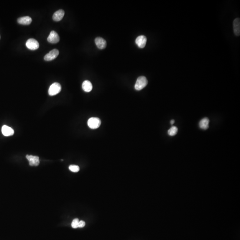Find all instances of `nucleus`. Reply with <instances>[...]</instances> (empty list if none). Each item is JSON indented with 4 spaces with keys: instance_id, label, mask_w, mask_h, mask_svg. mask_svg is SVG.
I'll use <instances>...</instances> for the list:
<instances>
[{
    "instance_id": "0eeeda50",
    "label": "nucleus",
    "mask_w": 240,
    "mask_h": 240,
    "mask_svg": "<svg viewBox=\"0 0 240 240\" xmlns=\"http://www.w3.org/2000/svg\"><path fill=\"white\" fill-rule=\"evenodd\" d=\"M47 41L50 43H57L59 42V36L57 32L54 31H52L47 38Z\"/></svg>"
},
{
    "instance_id": "423d86ee",
    "label": "nucleus",
    "mask_w": 240,
    "mask_h": 240,
    "mask_svg": "<svg viewBox=\"0 0 240 240\" xmlns=\"http://www.w3.org/2000/svg\"><path fill=\"white\" fill-rule=\"evenodd\" d=\"M26 157L29 161V164L30 166H37L39 165V163H40V160H39L38 157L27 155L26 156Z\"/></svg>"
},
{
    "instance_id": "9b49d317",
    "label": "nucleus",
    "mask_w": 240,
    "mask_h": 240,
    "mask_svg": "<svg viewBox=\"0 0 240 240\" xmlns=\"http://www.w3.org/2000/svg\"><path fill=\"white\" fill-rule=\"evenodd\" d=\"M64 15V11L63 9H60L54 13L52 16V19L55 22H59L63 19Z\"/></svg>"
},
{
    "instance_id": "7ed1b4c3",
    "label": "nucleus",
    "mask_w": 240,
    "mask_h": 240,
    "mask_svg": "<svg viewBox=\"0 0 240 240\" xmlns=\"http://www.w3.org/2000/svg\"><path fill=\"white\" fill-rule=\"evenodd\" d=\"M88 126L91 129H96L101 125V121L98 117H91L88 121Z\"/></svg>"
},
{
    "instance_id": "39448f33",
    "label": "nucleus",
    "mask_w": 240,
    "mask_h": 240,
    "mask_svg": "<svg viewBox=\"0 0 240 240\" xmlns=\"http://www.w3.org/2000/svg\"><path fill=\"white\" fill-rule=\"evenodd\" d=\"M59 54V52L57 49H53L47 53L44 57V60L46 61H51L55 59Z\"/></svg>"
},
{
    "instance_id": "4468645a",
    "label": "nucleus",
    "mask_w": 240,
    "mask_h": 240,
    "mask_svg": "<svg viewBox=\"0 0 240 240\" xmlns=\"http://www.w3.org/2000/svg\"><path fill=\"white\" fill-rule=\"evenodd\" d=\"M209 119L207 117H205L200 121L199 124L200 128L203 130H206L209 127Z\"/></svg>"
},
{
    "instance_id": "dca6fc26",
    "label": "nucleus",
    "mask_w": 240,
    "mask_h": 240,
    "mask_svg": "<svg viewBox=\"0 0 240 240\" xmlns=\"http://www.w3.org/2000/svg\"><path fill=\"white\" fill-rule=\"evenodd\" d=\"M178 129L177 127L172 126L168 131V134L171 136H173L175 135L177 133Z\"/></svg>"
},
{
    "instance_id": "f257e3e1",
    "label": "nucleus",
    "mask_w": 240,
    "mask_h": 240,
    "mask_svg": "<svg viewBox=\"0 0 240 240\" xmlns=\"http://www.w3.org/2000/svg\"><path fill=\"white\" fill-rule=\"evenodd\" d=\"M148 84V80L147 78L144 76H141L137 79L135 85V88L137 91H140L143 88H144Z\"/></svg>"
},
{
    "instance_id": "2eb2a0df",
    "label": "nucleus",
    "mask_w": 240,
    "mask_h": 240,
    "mask_svg": "<svg viewBox=\"0 0 240 240\" xmlns=\"http://www.w3.org/2000/svg\"><path fill=\"white\" fill-rule=\"evenodd\" d=\"M82 88L84 91L86 92H89L92 90V84L89 80H85L82 83Z\"/></svg>"
},
{
    "instance_id": "6e6552de",
    "label": "nucleus",
    "mask_w": 240,
    "mask_h": 240,
    "mask_svg": "<svg viewBox=\"0 0 240 240\" xmlns=\"http://www.w3.org/2000/svg\"><path fill=\"white\" fill-rule=\"evenodd\" d=\"M147 42L146 37L144 35L138 36L136 39V44L140 48H143L145 47Z\"/></svg>"
},
{
    "instance_id": "f03ea898",
    "label": "nucleus",
    "mask_w": 240,
    "mask_h": 240,
    "mask_svg": "<svg viewBox=\"0 0 240 240\" xmlns=\"http://www.w3.org/2000/svg\"><path fill=\"white\" fill-rule=\"evenodd\" d=\"M62 90V86L59 83L55 82L51 85L48 91L50 96H54L59 93Z\"/></svg>"
},
{
    "instance_id": "412c9836",
    "label": "nucleus",
    "mask_w": 240,
    "mask_h": 240,
    "mask_svg": "<svg viewBox=\"0 0 240 240\" xmlns=\"http://www.w3.org/2000/svg\"><path fill=\"white\" fill-rule=\"evenodd\" d=\"M0 38H1V36H0Z\"/></svg>"
},
{
    "instance_id": "1a4fd4ad",
    "label": "nucleus",
    "mask_w": 240,
    "mask_h": 240,
    "mask_svg": "<svg viewBox=\"0 0 240 240\" xmlns=\"http://www.w3.org/2000/svg\"><path fill=\"white\" fill-rule=\"evenodd\" d=\"M95 43L98 49H104L106 47V42L102 37H98L95 39Z\"/></svg>"
},
{
    "instance_id": "ddd939ff",
    "label": "nucleus",
    "mask_w": 240,
    "mask_h": 240,
    "mask_svg": "<svg viewBox=\"0 0 240 240\" xmlns=\"http://www.w3.org/2000/svg\"><path fill=\"white\" fill-rule=\"evenodd\" d=\"M32 22V18L29 16L23 17L17 19L18 23L23 25H29L31 24Z\"/></svg>"
},
{
    "instance_id": "aec40b11",
    "label": "nucleus",
    "mask_w": 240,
    "mask_h": 240,
    "mask_svg": "<svg viewBox=\"0 0 240 240\" xmlns=\"http://www.w3.org/2000/svg\"><path fill=\"white\" fill-rule=\"evenodd\" d=\"M174 122H175V121L174 120H172L170 121V123L171 125L174 124Z\"/></svg>"
},
{
    "instance_id": "9d476101",
    "label": "nucleus",
    "mask_w": 240,
    "mask_h": 240,
    "mask_svg": "<svg viewBox=\"0 0 240 240\" xmlns=\"http://www.w3.org/2000/svg\"><path fill=\"white\" fill-rule=\"evenodd\" d=\"M1 132L3 135L6 137L13 135L14 133V131L13 129L6 125H4L2 126Z\"/></svg>"
},
{
    "instance_id": "a211bd4d",
    "label": "nucleus",
    "mask_w": 240,
    "mask_h": 240,
    "mask_svg": "<svg viewBox=\"0 0 240 240\" xmlns=\"http://www.w3.org/2000/svg\"><path fill=\"white\" fill-rule=\"evenodd\" d=\"M78 219L75 218L73 221L72 222L71 226L73 228L76 229L78 227V223H79Z\"/></svg>"
},
{
    "instance_id": "f8f14e48",
    "label": "nucleus",
    "mask_w": 240,
    "mask_h": 240,
    "mask_svg": "<svg viewBox=\"0 0 240 240\" xmlns=\"http://www.w3.org/2000/svg\"><path fill=\"white\" fill-rule=\"evenodd\" d=\"M234 30L235 34L236 36H240V19L237 18L234 20L233 22Z\"/></svg>"
},
{
    "instance_id": "f3484780",
    "label": "nucleus",
    "mask_w": 240,
    "mask_h": 240,
    "mask_svg": "<svg viewBox=\"0 0 240 240\" xmlns=\"http://www.w3.org/2000/svg\"><path fill=\"white\" fill-rule=\"evenodd\" d=\"M69 170L73 172H76L79 171L80 168L78 165H70L69 166Z\"/></svg>"
},
{
    "instance_id": "20e7f679",
    "label": "nucleus",
    "mask_w": 240,
    "mask_h": 240,
    "mask_svg": "<svg viewBox=\"0 0 240 240\" xmlns=\"http://www.w3.org/2000/svg\"><path fill=\"white\" fill-rule=\"evenodd\" d=\"M26 46L29 50H35L38 49L39 44L38 42L35 39L30 38L26 42Z\"/></svg>"
},
{
    "instance_id": "6ab92c4d",
    "label": "nucleus",
    "mask_w": 240,
    "mask_h": 240,
    "mask_svg": "<svg viewBox=\"0 0 240 240\" xmlns=\"http://www.w3.org/2000/svg\"><path fill=\"white\" fill-rule=\"evenodd\" d=\"M85 225H86V223H85V221H79L78 227H84Z\"/></svg>"
}]
</instances>
